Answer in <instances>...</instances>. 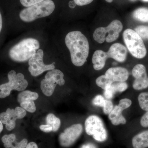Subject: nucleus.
Here are the masks:
<instances>
[{
	"mask_svg": "<svg viewBox=\"0 0 148 148\" xmlns=\"http://www.w3.org/2000/svg\"><path fill=\"white\" fill-rule=\"evenodd\" d=\"M65 43L71 53L72 63L75 66H83L88 57L89 45L86 37L79 31L69 32Z\"/></svg>",
	"mask_w": 148,
	"mask_h": 148,
	"instance_id": "f257e3e1",
	"label": "nucleus"
},
{
	"mask_svg": "<svg viewBox=\"0 0 148 148\" xmlns=\"http://www.w3.org/2000/svg\"><path fill=\"white\" fill-rule=\"evenodd\" d=\"M38 41L33 38L24 39L11 48L9 56L16 62H25L29 60L40 48Z\"/></svg>",
	"mask_w": 148,
	"mask_h": 148,
	"instance_id": "f03ea898",
	"label": "nucleus"
},
{
	"mask_svg": "<svg viewBox=\"0 0 148 148\" xmlns=\"http://www.w3.org/2000/svg\"><path fill=\"white\" fill-rule=\"evenodd\" d=\"M55 4L51 0H45L20 12L19 17L24 22H30L38 18L49 16L53 13Z\"/></svg>",
	"mask_w": 148,
	"mask_h": 148,
	"instance_id": "7ed1b4c3",
	"label": "nucleus"
},
{
	"mask_svg": "<svg viewBox=\"0 0 148 148\" xmlns=\"http://www.w3.org/2000/svg\"><path fill=\"white\" fill-rule=\"evenodd\" d=\"M123 28L121 21L115 19L108 27H99L95 29L93 34V39L100 44L103 43L105 41L107 42H113L119 37Z\"/></svg>",
	"mask_w": 148,
	"mask_h": 148,
	"instance_id": "20e7f679",
	"label": "nucleus"
},
{
	"mask_svg": "<svg viewBox=\"0 0 148 148\" xmlns=\"http://www.w3.org/2000/svg\"><path fill=\"white\" fill-rule=\"evenodd\" d=\"M125 44L134 57L143 58L147 54V49L142 38L134 30L127 29L123 33Z\"/></svg>",
	"mask_w": 148,
	"mask_h": 148,
	"instance_id": "39448f33",
	"label": "nucleus"
},
{
	"mask_svg": "<svg viewBox=\"0 0 148 148\" xmlns=\"http://www.w3.org/2000/svg\"><path fill=\"white\" fill-rule=\"evenodd\" d=\"M8 76V82L0 85V98L8 97L12 90L23 91L28 86V82L22 73L16 74V72L12 70L9 72Z\"/></svg>",
	"mask_w": 148,
	"mask_h": 148,
	"instance_id": "423d86ee",
	"label": "nucleus"
},
{
	"mask_svg": "<svg viewBox=\"0 0 148 148\" xmlns=\"http://www.w3.org/2000/svg\"><path fill=\"white\" fill-rule=\"evenodd\" d=\"M85 128L88 135L92 136L96 141L103 142L107 140V131L102 120L97 116H88L85 122Z\"/></svg>",
	"mask_w": 148,
	"mask_h": 148,
	"instance_id": "0eeeda50",
	"label": "nucleus"
},
{
	"mask_svg": "<svg viewBox=\"0 0 148 148\" xmlns=\"http://www.w3.org/2000/svg\"><path fill=\"white\" fill-rule=\"evenodd\" d=\"M64 74L58 69H53L48 72L45 78L41 82L40 87L43 93L47 96L53 94L57 84L63 86L65 83Z\"/></svg>",
	"mask_w": 148,
	"mask_h": 148,
	"instance_id": "6e6552de",
	"label": "nucleus"
},
{
	"mask_svg": "<svg viewBox=\"0 0 148 148\" xmlns=\"http://www.w3.org/2000/svg\"><path fill=\"white\" fill-rule=\"evenodd\" d=\"M43 56V51L39 49L29 59V71L33 76H38L46 71H51L55 69V62L48 65L44 63Z\"/></svg>",
	"mask_w": 148,
	"mask_h": 148,
	"instance_id": "1a4fd4ad",
	"label": "nucleus"
},
{
	"mask_svg": "<svg viewBox=\"0 0 148 148\" xmlns=\"http://www.w3.org/2000/svg\"><path fill=\"white\" fill-rule=\"evenodd\" d=\"M83 132V127L80 124L73 125L64 130L59 136V143L64 147H69L73 145L79 138Z\"/></svg>",
	"mask_w": 148,
	"mask_h": 148,
	"instance_id": "9d476101",
	"label": "nucleus"
},
{
	"mask_svg": "<svg viewBox=\"0 0 148 148\" xmlns=\"http://www.w3.org/2000/svg\"><path fill=\"white\" fill-rule=\"evenodd\" d=\"M132 75L135 78L132 86L135 90H141L148 87V77L145 67L143 64H138L132 70Z\"/></svg>",
	"mask_w": 148,
	"mask_h": 148,
	"instance_id": "9b49d317",
	"label": "nucleus"
},
{
	"mask_svg": "<svg viewBox=\"0 0 148 148\" xmlns=\"http://www.w3.org/2000/svg\"><path fill=\"white\" fill-rule=\"evenodd\" d=\"M112 82H125L129 77V72L123 67H113L108 69L105 74Z\"/></svg>",
	"mask_w": 148,
	"mask_h": 148,
	"instance_id": "f8f14e48",
	"label": "nucleus"
},
{
	"mask_svg": "<svg viewBox=\"0 0 148 148\" xmlns=\"http://www.w3.org/2000/svg\"><path fill=\"white\" fill-rule=\"evenodd\" d=\"M107 53L108 58H112L118 62L123 63L126 60L127 49L124 45L116 43L111 46Z\"/></svg>",
	"mask_w": 148,
	"mask_h": 148,
	"instance_id": "ddd939ff",
	"label": "nucleus"
},
{
	"mask_svg": "<svg viewBox=\"0 0 148 148\" xmlns=\"http://www.w3.org/2000/svg\"><path fill=\"white\" fill-rule=\"evenodd\" d=\"M108 58L107 52L101 50L95 51L92 58L94 69L96 71L103 69L106 65V61Z\"/></svg>",
	"mask_w": 148,
	"mask_h": 148,
	"instance_id": "4468645a",
	"label": "nucleus"
},
{
	"mask_svg": "<svg viewBox=\"0 0 148 148\" xmlns=\"http://www.w3.org/2000/svg\"><path fill=\"white\" fill-rule=\"evenodd\" d=\"M132 144L133 148H148V130L140 132L134 136Z\"/></svg>",
	"mask_w": 148,
	"mask_h": 148,
	"instance_id": "2eb2a0df",
	"label": "nucleus"
},
{
	"mask_svg": "<svg viewBox=\"0 0 148 148\" xmlns=\"http://www.w3.org/2000/svg\"><path fill=\"white\" fill-rule=\"evenodd\" d=\"M39 95L36 92L30 90H24L20 92L17 96V101L19 103L24 101H35L38 98Z\"/></svg>",
	"mask_w": 148,
	"mask_h": 148,
	"instance_id": "dca6fc26",
	"label": "nucleus"
},
{
	"mask_svg": "<svg viewBox=\"0 0 148 148\" xmlns=\"http://www.w3.org/2000/svg\"><path fill=\"white\" fill-rule=\"evenodd\" d=\"M133 17L136 20L142 22H148V9L141 8L133 12Z\"/></svg>",
	"mask_w": 148,
	"mask_h": 148,
	"instance_id": "f3484780",
	"label": "nucleus"
},
{
	"mask_svg": "<svg viewBox=\"0 0 148 148\" xmlns=\"http://www.w3.org/2000/svg\"><path fill=\"white\" fill-rule=\"evenodd\" d=\"M47 123L50 125L52 128V131L56 132L59 129L61 125V121L53 114L47 115L46 119Z\"/></svg>",
	"mask_w": 148,
	"mask_h": 148,
	"instance_id": "a211bd4d",
	"label": "nucleus"
},
{
	"mask_svg": "<svg viewBox=\"0 0 148 148\" xmlns=\"http://www.w3.org/2000/svg\"><path fill=\"white\" fill-rule=\"evenodd\" d=\"M95 83L98 86L101 87L103 90H106L110 88L113 82L106 77L104 75L98 77L95 80Z\"/></svg>",
	"mask_w": 148,
	"mask_h": 148,
	"instance_id": "6ab92c4d",
	"label": "nucleus"
},
{
	"mask_svg": "<svg viewBox=\"0 0 148 148\" xmlns=\"http://www.w3.org/2000/svg\"><path fill=\"white\" fill-rule=\"evenodd\" d=\"M138 101L141 108L148 111V92H143L138 95Z\"/></svg>",
	"mask_w": 148,
	"mask_h": 148,
	"instance_id": "aec40b11",
	"label": "nucleus"
},
{
	"mask_svg": "<svg viewBox=\"0 0 148 148\" xmlns=\"http://www.w3.org/2000/svg\"><path fill=\"white\" fill-rule=\"evenodd\" d=\"M20 104L22 108L29 112L34 113L36 110V105L33 101H24L20 103Z\"/></svg>",
	"mask_w": 148,
	"mask_h": 148,
	"instance_id": "412c9836",
	"label": "nucleus"
},
{
	"mask_svg": "<svg viewBox=\"0 0 148 148\" xmlns=\"http://www.w3.org/2000/svg\"><path fill=\"white\" fill-rule=\"evenodd\" d=\"M111 87L116 93L117 92H123L127 90L128 85L125 82H115L112 84Z\"/></svg>",
	"mask_w": 148,
	"mask_h": 148,
	"instance_id": "4be33fe9",
	"label": "nucleus"
},
{
	"mask_svg": "<svg viewBox=\"0 0 148 148\" xmlns=\"http://www.w3.org/2000/svg\"><path fill=\"white\" fill-rule=\"evenodd\" d=\"M16 137L14 134L5 135L3 136L1 140L5 148H9L11 144L16 140Z\"/></svg>",
	"mask_w": 148,
	"mask_h": 148,
	"instance_id": "5701e85b",
	"label": "nucleus"
},
{
	"mask_svg": "<svg viewBox=\"0 0 148 148\" xmlns=\"http://www.w3.org/2000/svg\"><path fill=\"white\" fill-rule=\"evenodd\" d=\"M135 31L142 38L144 39H148V27L147 26H139L135 28Z\"/></svg>",
	"mask_w": 148,
	"mask_h": 148,
	"instance_id": "b1692460",
	"label": "nucleus"
},
{
	"mask_svg": "<svg viewBox=\"0 0 148 148\" xmlns=\"http://www.w3.org/2000/svg\"><path fill=\"white\" fill-rule=\"evenodd\" d=\"M106 99L104 98L102 95H98L93 98L92 101V103L95 106H99V107H104L105 105Z\"/></svg>",
	"mask_w": 148,
	"mask_h": 148,
	"instance_id": "393cba45",
	"label": "nucleus"
},
{
	"mask_svg": "<svg viewBox=\"0 0 148 148\" xmlns=\"http://www.w3.org/2000/svg\"><path fill=\"white\" fill-rule=\"evenodd\" d=\"M132 101L128 98H123L120 101L119 105L118 106L124 111L126 109L129 108L132 105Z\"/></svg>",
	"mask_w": 148,
	"mask_h": 148,
	"instance_id": "a878e982",
	"label": "nucleus"
},
{
	"mask_svg": "<svg viewBox=\"0 0 148 148\" xmlns=\"http://www.w3.org/2000/svg\"><path fill=\"white\" fill-rule=\"evenodd\" d=\"M112 124L114 125H119V124H125L126 123V120L123 114L115 117L110 120Z\"/></svg>",
	"mask_w": 148,
	"mask_h": 148,
	"instance_id": "bb28decb",
	"label": "nucleus"
},
{
	"mask_svg": "<svg viewBox=\"0 0 148 148\" xmlns=\"http://www.w3.org/2000/svg\"><path fill=\"white\" fill-rule=\"evenodd\" d=\"M114 108L113 104L110 100H106L105 105L103 107L104 113L106 115H109L112 110Z\"/></svg>",
	"mask_w": 148,
	"mask_h": 148,
	"instance_id": "cd10ccee",
	"label": "nucleus"
},
{
	"mask_svg": "<svg viewBox=\"0 0 148 148\" xmlns=\"http://www.w3.org/2000/svg\"><path fill=\"white\" fill-rule=\"evenodd\" d=\"M15 116L16 119H21L25 116L27 114V112L24 109L20 107H16L14 109Z\"/></svg>",
	"mask_w": 148,
	"mask_h": 148,
	"instance_id": "c85d7f7f",
	"label": "nucleus"
},
{
	"mask_svg": "<svg viewBox=\"0 0 148 148\" xmlns=\"http://www.w3.org/2000/svg\"><path fill=\"white\" fill-rule=\"evenodd\" d=\"M44 1L45 0H20V2L22 5L27 8L41 2Z\"/></svg>",
	"mask_w": 148,
	"mask_h": 148,
	"instance_id": "c756f323",
	"label": "nucleus"
},
{
	"mask_svg": "<svg viewBox=\"0 0 148 148\" xmlns=\"http://www.w3.org/2000/svg\"><path fill=\"white\" fill-rule=\"evenodd\" d=\"M14 144L15 145L11 144L10 148H26L28 144V140L27 139H24L19 143L15 141Z\"/></svg>",
	"mask_w": 148,
	"mask_h": 148,
	"instance_id": "7c9ffc66",
	"label": "nucleus"
},
{
	"mask_svg": "<svg viewBox=\"0 0 148 148\" xmlns=\"http://www.w3.org/2000/svg\"><path fill=\"white\" fill-rule=\"evenodd\" d=\"M115 93L114 90L110 86L108 89L104 90L103 94H104V97L107 100H110L113 98Z\"/></svg>",
	"mask_w": 148,
	"mask_h": 148,
	"instance_id": "2f4dec72",
	"label": "nucleus"
},
{
	"mask_svg": "<svg viewBox=\"0 0 148 148\" xmlns=\"http://www.w3.org/2000/svg\"><path fill=\"white\" fill-rule=\"evenodd\" d=\"M140 124L144 127H148V111L144 114L140 120Z\"/></svg>",
	"mask_w": 148,
	"mask_h": 148,
	"instance_id": "473e14b6",
	"label": "nucleus"
},
{
	"mask_svg": "<svg viewBox=\"0 0 148 148\" xmlns=\"http://www.w3.org/2000/svg\"><path fill=\"white\" fill-rule=\"evenodd\" d=\"M12 119L6 112H3L0 114V120L4 124H6L8 121Z\"/></svg>",
	"mask_w": 148,
	"mask_h": 148,
	"instance_id": "72a5a7b5",
	"label": "nucleus"
},
{
	"mask_svg": "<svg viewBox=\"0 0 148 148\" xmlns=\"http://www.w3.org/2000/svg\"><path fill=\"white\" fill-rule=\"evenodd\" d=\"M16 121L13 119H11L8 121L5 124V127L7 130L9 131L12 130L15 127Z\"/></svg>",
	"mask_w": 148,
	"mask_h": 148,
	"instance_id": "f704fd0d",
	"label": "nucleus"
},
{
	"mask_svg": "<svg viewBox=\"0 0 148 148\" xmlns=\"http://www.w3.org/2000/svg\"><path fill=\"white\" fill-rule=\"evenodd\" d=\"M74 2L78 6H84L89 4L94 0H73Z\"/></svg>",
	"mask_w": 148,
	"mask_h": 148,
	"instance_id": "c9c22d12",
	"label": "nucleus"
},
{
	"mask_svg": "<svg viewBox=\"0 0 148 148\" xmlns=\"http://www.w3.org/2000/svg\"><path fill=\"white\" fill-rule=\"evenodd\" d=\"M40 128L44 132H50L52 131V127L49 125H40Z\"/></svg>",
	"mask_w": 148,
	"mask_h": 148,
	"instance_id": "e433bc0d",
	"label": "nucleus"
},
{
	"mask_svg": "<svg viewBox=\"0 0 148 148\" xmlns=\"http://www.w3.org/2000/svg\"><path fill=\"white\" fill-rule=\"evenodd\" d=\"M80 148H97L96 146L91 143H87L84 144Z\"/></svg>",
	"mask_w": 148,
	"mask_h": 148,
	"instance_id": "4c0bfd02",
	"label": "nucleus"
},
{
	"mask_svg": "<svg viewBox=\"0 0 148 148\" xmlns=\"http://www.w3.org/2000/svg\"><path fill=\"white\" fill-rule=\"evenodd\" d=\"M26 148H38V145L34 142H31L27 144Z\"/></svg>",
	"mask_w": 148,
	"mask_h": 148,
	"instance_id": "58836bf2",
	"label": "nucleus"
},
{
	"mask_svg": "<svg viewBox=\"0 0 148 148\" xmlns=\"http://www.w3.org/2000/svg\"><path fill=\"white\" fill-rule=\"evenodd\" d=\"M3 27V20L1 14L0 12V33L1 32Z\"/></svg>",
	"mask_w": 148,
	"mask_h": 148,
	"instance_id": "ea45409f",
	"label": "nucleus"
},
{
	"mask_svg": "<svg viewBox=\"0 0 148 148\" xmlns=\"http://www.w3.org/2000/svg\"><path fill=\"white\" fill-rule=\"evenodd\" d=\"M3 128V123L0 120V133L2 131Z\"/></svg>",
	"mask_w": 148,
	"mask_h": 148,
	"instance_id": "a19ab883",
	"label": "nucleus"
},
{
	"mask_svg": "<svg viewBox=\"0 0 148 148\" xmlns=\"http://www.w3.org/2000/svg\"><path fill=\"white\" fill-rule=\"evenodd\" d=\"M106 1L107 2L111 3L113 1V0H106Z\"/></svg>",
	"mask_w": 148,
	"mask_h": 148,
	"instance_id": "79ce46f5",
	"label": "nucleus"
},
{
	"mask_svg": "<svg viewBox=\"0 0 148 148\" xmlns=\"http://www.w3.org/2000/svg\"><path fill=\"white\" fill-rule=\"evenodd\" d=\"M142 1L145 2H148V0H142Z\"/></svg>",
	"mask_w": 148,
	"mask_h": 148,
	"instance_id": "37998d69",
	"label": "nucleus"
},
{
	"mask_svg": "<svg viewBox=\"0 0 148 148\" xmlns=\"http://www.w3.org/2000/svg\"><path fill=\"white\" fill-rule=\"evenodd\" d=\"M130 1H136V0H130Z\"/></svg>",
	"mask_w": 148,
	"mask_h": 148,
	"instance_id": "c03bdc74",
	"label": "nucleus"
}]
</instances>
